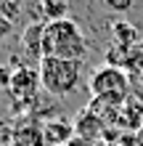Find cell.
I'll return each instance as SVG.
<instances>
[{"instance_id":"6da1fadb","label":"cell","mask_w":143,"mask_h":146,"mask_svg":"<svg viewBox=\"0 0 143 146\" xmlns=\"http://www.w3.org/2000/svg\"><path fill=\"white\" fill-rule=\"evenodd\" d=\"M88 56V40L74 19L50 21L43 27V58L80 61Z\"/></svg>"},{"instance_id":"7a4b0ae2","label":"cell","mask_w":143,"mask_h":146,"mask_svg":"<svg viewBox=\"0 0 143 146\" xmlns=\"http://www.w3.org/2000/svg\"><path fill=\"white\" fill-rule=\"evenodd\" d=\"M90 93L96 104L119 109L130 98V77L119 66H101L90 74Z\"/></svg>"},{"instance_id":"3957f363","label":"cell","mask_w":143,"mask_h":146,"mask_svg":"<svg viewBox=\"0 0 143 146\" xmlns=\"http://www.w3.org/2000/svg\"><path fill=\"white\" fill-rule=\"evenodd\" d=\"M40 85L50 96H69L80 88L82 80V64L80 61H64V58H43L37 66Z\"/></svg>"},{"instance_id":"277c9868","label":"cell","mask_w":143,"mask_h":146,"mask_svg":"<svg viewBox=\"0 0 143 146\" xmlns=\"http://www.w3.org/2000/svg\"><path fill=\"white\" fill-rule=\"evenodd\" d=\"M40 88H43L40 85V72L32 69V66H19L13 72V82L8 88V93H11V101L16 104V109H24V106L35 104Z\"/></svg>"},{"instance_id":"5b68a950","label":"cell","mask_w":143,"mask_h":146,"mask_svg":"<svg viewBox=\"0 0 143 146\" xmlns=\"http://www.w3.org/2000/svg\"><path fill=\"white\" fill-rule=\"evenodd\" d=\"M43 146H69L74 141V122H66V119H50L43 125Z\"/></svg>"},{"instance_id":"8992f818","label":"cell","mask_w":143,"mask_h":146,"mask_svg":"<svg viewBox=\"0 0 143 146\" xmlns=\"http://www.w3.org/2000/svg\"><path fill=\"white\" fill-rule=\"evenodd\" d=\"M106 122L101 119L93 109H82L77 119H74V133H77V138L82 141H96V138H103V130H106Z\"/></svg>"},{"instance_id":"52a82bcc","label":"cell","mask_w":143,"mask_h":146,"mask_svg":"<svg viewBox=\"0 0 143 146\" xmlns=\"http://www.w3.org/2000/svg\"><path fill=\"white\" fill-rule=\"evenodd\" d=\"M43 27L45 24H29L27 29L21 32V42H24V50L32 56V58H37V61H43Z\"/></svg>"},{"instance_id":"ba28073f","label":"cell","mask_w":143,"mask_h":146,"mask_svg":"<svg viewBox=\"0 0 143 146\" xmlns=\"http://www.w3.org/2000/svg\"><path fill=\"white\" fill-rule=\"evenodd\" d=\"M40 16H43V21L50 24V21H61V19H69V5L61 3V0H43V3L37 5Z\"/></svg>"},{"instance_id":"9c48e42d","label":"cell","mask_w":143,"mask_h":146,"mask_svg":"<svg viewBox=\"0 0 143 146\" xmlns=\"http://www.w3.org/2000/svg\"><path fill=\"white\" fill-rule=\"evenodd\" d=\"M111 35L117 40V45H125V48L138 42V29L132 24H127V21H114L111 24Z\"/></svg>"},{"instance_id":"30bf717a","label":"cell","mask_w":143,"mask_h":146,"mask_svg":"<svg viewBox=\"0 0 143 146\" xmlns=\"http://www.w3.org/2000/svg\"><path fill=\"white\" fill-rule=\"evenodd\" d=\"M19 11H21L19 3H0V19H5V21H13L19 16Z\"/></svg>"},{"instance_id":"8fae6325","label":"cell","mask_w":143,"mask_h":146,"mask_svg":"<svg viewBox=\"0 0 143 146\" xmlns=\"http://www.w3.org/2000/svg\"><path fill=\"white\" fill-rule=\"evenodd\" d=\"M11 82H13V72L8 69L5 64H0V90H8Z\"/></svg>"},{"instance_id":"7c38bea8","label":"cell","mask_w":143,"mask_h":146,"mask_svg":"<svg viewBox=\"0 0 143 146\" xmlns=\"http://www.w3.org/2000/svg\"><path fill=\"white\" fill-rule=\"evenodd\" d=\"M109 8H111V11H130V0H109V3H106Z\"/></svg>"},{"instance_id":"4fadbf2b","label":"cell","mask_w":143,"mask_h":146,"mask_svg":"<svg viewBox=\"0 0 143 146\" xmlns=\"http://www.w3.org/2000/svg\"><path fill=\"white\" fill-rule=\"evenodd\" d=\"M135 146H143V127L135 133Z\"/></svg>"},{"instance_id":"5bb4252c","label":"cell","mask_w":143,"mask_h":146,"mask_svg":"<svg viewBox=\"0 0 143 146\" xmlns=\"http://www.w3.org/2000/svg\"><path fill=\"white\" fill-rule=\"evenodd\" d=\"M103 146H119V143H103Z\"/></svg>"},{"instance_id":"9a60e30c","label":"cell","mask_w":143,"mask_h":146,"mask_svg":"<svg viewBox=\"0 0 143 146\" xmlns=\"http://www.w3.org/2000/svg\"><path fill=\"white\" fill-rule=\"evenodd\" d=\"M0 130H3V119H0Z\"/></svg>"},{"instance_id":"2e32d148","label":"cell","mask_w":143,"mask_h":146,"mask_svg":"<svg viewBox=\"0 0 143 146\" xmlns=\"http://www.w3.org/2000/svg\"><path fill=\"white\" fill-rule=\"evenodd\" d=\"M140 82H143V74H140Z\"/></svg>"}]
</instances>
